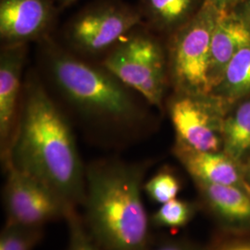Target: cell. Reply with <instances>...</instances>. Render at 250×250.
I'll use <instances>...</instances> for the list:
<instances>
[{"mask_svg": "<svg viewBox=\"0 0 250 250\" xmlns=\"http://www.w3.org/2000/svg\"><path fill=\"white\" fill-rule=\"evenodd\" d=\"M250 44V32L235 11H221L210 44L208 81L211 92L233 57Z\"/></svg>", "mask_w": 250, "mask_h": 250, "instance_id": "11", "label": "cell"}, {"mask_svg": "<svg viewBox=\"0 0 250 250\" xmlns=\"http://www.w3.org/2000/svg\"><path fill=\"white\" fill-rule=\"evenodd\" d=\"M59 7V9H63L70 7L76 0H54Z\"/></svg>", "mask_w": 250, "mask_h": 250, "instance_id": "24", "label": "cell"}, {"mask_svg": "<svg viewBox=\"0 0 250 250\" xmlns=\"http://www.w3.org/2000/svg\"><path fill=\"white\" fill-rule=\"evenodd\" d=\"M231 106L212 93H172L165 107L176 143L200 151H220L224 118Z\"/></svg>", "mask_w": 250, "mask_h": 250, "instance_id": "7", "label": "cell"}, {"mask_svg": "<svg viewBox=\"0 0 250 250\" xmlns=\"http://www.w3.org/2000/svg\"><path fill=\"white\" fill-rule=\"evenodd\" d=\"M148 250H194L187 245L176 243V242H165L157 247L152 248V245Z\"/></svg>", "mask_w": 250, "mask_h": 250, "instance_id": "23", "label": "cell"}, {"mask_svg": "<svg viewBox=\"0 0 250 250\" xmlns=\"http://www.w3.org/2000/svg\"><path fill=\"white\" fill-rule=\"evenodd\" d=\"M143 23L137 6L123 0H97L70 19L60 43L81 58L99 62L134 27Z\"/></svg>", "mask_w": 250, "mask_h": 250, "instance_id": "5", "label": "cell"}, {"mask_svg": "<svg viewBox=\"0 0 250 250\" xmlns=\"http://www.w3.org/2000/svg\"><path fill=\"white\" fill-rule=\"evenodd\" d=\"M193 213L194 209L190 203L176 197L161 204L152 215L150 222L158 227L180 228L190 222Z\"/></svg>", "mask_w": 250, "mask_h": 250, "instance_id": "18", "label": "cell"}, {"mask_svg": "<svg viewBox=\"0 0 250 250\" xmlns=\"http://www.w3.org/2000/svg\"><path fill=\"white\" fill-rule=\"evenodd\" d=\"M37 46L46 87L92 138L123 146L152 130L151 105L101 63L72 53L54 36Z\"/></svg>", "mask_w": 250, "mask_h": 250, "instance_id": "1", "label": "cell"}, {"mask_svg": "<svg viewBox=\"0 0 250 250\" xmlns=\"http://www.w3.org/2000/svg\"><path fill=\"white\" fill-rule=\"evenodd\" d=\"M2 163L5 170L11 168L39 181L68 207L83 206L86 166L71 120L34 71L24 78L16 130Z\"/></svg>", "mask_w": 250, "mask_h": 250, "instance_id": "2", "label": "cell"}, {"mask_svg": "<svg viewBox=\"0 0 250 250\" xmlns=\"http://www.w3.org/2000/svg\"><path fill=\"white\" fill-rule=\"evenodd\" d=\"M44 235V227L6 222L0 234V250H34Z\"/></svg>", "mask_w": 250, "mask_h": 250, "instance_id": "17", "label": "cell"}, {"mask_svg": "<svg viewBox=\"0 0 250 250\" xmlns=\"http://www.w3.org/2000/svg\"><path fill=\"white\" fill-rule=\"evenodd\" d=\"M68 225L69 240L66 250H101L90 236L77 208H71L65 218Z\"/></svg>", "mask_w": 250, "mask_h": 250, "instance_id": "20", "label": "cell"}, {"mask_svg": "<svg viewBox=\"0 0 250 250\" xmlns=\"http://www.w3.org/2000/svg\"><path fill=\"white\" fill-rule=\"evenodd\" d=\"M206 0H138L143 23L164 40L193 18Z\"/></svg>", "mask_w": 250, "mask_h": 250, "instance_id": "13", "label": "cell"}, {"mask_svg": "<svg viewBox=\"0 0 250 250\" xmlns=\"http://www.w3.org/2000/svg\"><path fill=\"white\" fill-rule=\"evenodd\" d=\"M211 93L229 105L250 97V44L233 57Z\"/></svg>", "mask_w": 250, "mask_h": 250, "instance_id": "16", "label": "cell"}, {"mask_svg": "<svg viewBox=\"0 0 250 250\" xmlns=\"http://www.w3.org/2000/svg\"><path fill=\"white\" fill-rule=\"evenodd\" d=\"M196 184L207 202L218 213L232 221L250 220V198L240 187Z\"/></svg>", "mask_w": 250, "mask_h": 250, "instance_id": "15", "label": "cell"}, {"mask_svg": "<svg viewBox=\"0 0 250 250\" xmlns=\"http://www.w3.org/2000/svg\"><path fill=\"white\" fill-rule=\"evenodd\" d=\"M246 0H206V2L214 6L220 11H230L235 9Z\"/></svg>", "mask_w": 250, "mask_h": 250, "instance_id": "21", "label": "cell"}, {"mask_svg": "<svg viewBox=\"0 0 250 250\" xmlns=\"http://www.w3.org/2000/svg\"><path fill=\"white\" fill-rule=\"evenodd\" d=\"M60 10L54 0H0L1 46L38 44L53 36Z\"/></svg>", "mask_w": 250, "mask_h": 250, "instance_id": "9", "label": "cell"}, {"mask_svg": "<svg viewBox=\"0 0 250 250\" xmlns=\"http://www.w3.org/2000/svg\"><path fill=\"white\" fill-rule=\"evenodd\" d=\"M143 189L152 201L161 205L176 198L181 191V183L170 170L163 169L146 180Z\"/></svg>", "mask_w": 250, "mask_h": 250, "instance_id": "19", "label": "cell"}, {"mask_svg": "<svg viewBox=\"0 0 250 250\" xmlns=\"http://www.w3.org/2000/svg\"><path fill=\"white\" fill-rule=\"evenodd\" d=\"M223 147L235 161L250 152V97L229 108L223 125Z\"/></svg>", "mask_w": 250, "mask_h": 250, "instance_id": "14", "label": "cell"}, {"mask_svg": "<svg viewBox=\"0 0 250 250\" xmlns=\"http://www.w3.org/2000/svg\"><path fill=\"white\" fill-rule=\"evenodd\" d=\"M221 250H250V244H239L228 248H224Z\"/></svg>", "mask_w": 250, "mask_h": 250, "instance_id": "25", "label": "cell"}, {"mask_svg": "<svg viewBox=\"0 0 250 250\" xmlns=\"http://www.w3.org/2000/svg\"><path fill=\"white\" fill-rule=\"evenodd\" d=\"M152 107L163 110L170 86L165 40L141 23L99 62Z\"/></svg>", "mask_w": 250, "mask_h": 250, "instance_id": "4", "label": "cell"}, {"mask_svg": "<svg viewBox=\"0 0 250 250\" xmlns=\"http://www.w3.org/2000/svg\"><path fill=\"white\" fill-rule=\"evenodd\" d=\"M151 161L100 159L86 165L82 216L101 250H148L150 220L144 204Z\"/></svg>", "mask_w": 250, "mask_h": 250, "instance_id": "3", "label": "cell"}, {"mask_svg": "<svg viewBox=\"0 0 250 250\" xmlns=\"http://www.w3.org/2000/svg\"><path fill=\"white\" fill-rule=\"evenodd\" d=\"M221 11L205 2L188 23L165 40L170 86L173 93L208 94L211 38Z\"/></svg>", "mask_w": 250, "mask_h": 250, "instance_id": "6", "label": "cell"}, {"mask_svg": "<svg viewBox=\"0 0 250 250\" xmlns=\"http://www.w3.org/2000/svg\"><path fill=\"white\" fill-rule=\"evenodd\" d=\"M232 10L235 11L250 32V0H246Z\"/></svg>", "mask_w": 250, "mask_h": 250, "instance_id": "22", "label": "cell"}, {"mask_svg": "<svg viewBox=\"0 0 250 250\" xmlns=\"http://www.w3.org/2000/svg\"><path fill=\"white\" fill-rule=\"evenodd\" d=\"M173 154L195 182L237 187L243 184L236 161L224 152L200 151L175 142Z\"/></svg>", "mask_w": 250, "mask_h": 250, "instance_id": "12", "label": "cell"}, {"mask_svg": "<svg viewBox=\"0 0 250 250\" xmlns=\"http://www.w3.org/2000/svg\"><path fill=\"white\" fill-rule=\"evenodd\" d=\"M28 46L3 45L0 50V156L2 162L8 155L17 126Z\"/></svg>", "mask_w": 250, "mask_h": 250, "instance_id": "10", "label": "cell"}, {"mask_svg": "<svg viewBox=\"0 0 250 250\" xmlns=\"http://www.w3.org/2000/svg\"><path fill=\"white\" fill-rule=\"evenodd\" d=\"M3 189L6 222L45 227L64 220L71 207L66 205L45 185L21 171L9 168Z\"/></svg>", "mask_w": 250, "mask_h": 250, "instance_id": "8", "label": "cell"}]
</instances>
